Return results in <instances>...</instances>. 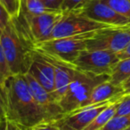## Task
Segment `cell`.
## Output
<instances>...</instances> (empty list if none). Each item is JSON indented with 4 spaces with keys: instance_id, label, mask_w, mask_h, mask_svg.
<instances>
[{
    "instance_id": "cell-1",
    "label": "cell",
    "mask_w": 130,
    "mask_h": 130,
    "mask_svg": "<svg viewBox=\"0 0 130 130\" xmlns=\"http://www.w3.org/2000/svg\"><path fill=\"white\" fill-rule=\"evenodd\" d=\"M6 119L29 129L43 122H51L37 103L24 75H12L0 86Z\"/></svg>"
},
{
    "instance_id": "cell-2",
    "label": "cell",
    "mask_w": 130,
    "mask_h": 130,
    "mask_svg": "<svg viewBox=\"0 0 130 130\" xmlns=\"http://www.w3.org/2000/svg\"><path fill=\"white\" fill-rule=\"evenodd\" d=\"M0 43L12 75H25L32 61L35 45L18 29L13 18L0 36Z\"/></svg>"
},
{
    "instance_id": "cell-3",
    "label": "cell",
    "mask_w": 130,
    "mask_h": 130,
    "mask_svg": "<svg viewBox=\"0 0 130 130\" xmlns=\"http://www.w3.org/2000/svg\"><path fill=\"white\" fill-rule=\"evenodd\" d=\"M110 80V75H95L77 70L75 77L59 102L63 113L82 108L95 87Z\"/></svg>"
},
{
    "instance_id": "cell-4",
    "label": "cell",
    "mask_w": 130,
    "mask_h": 130,
    "mask_svg": "<svg viewBox=\"0 0 130 130\" xmlns=\"http://www.w3.org/2000/svg\"><path fill=\"white\" fill-rule=\"evenodd\" d=\"M62 16L63 12L58 11L38 15L19 14L13 19L18 29L35 45L50 39L54 28Z\"/></svg>"
},
{
    "instance_id": "cell-5",
    "label": "cell",
    "mask_w": 130,
    "mask_h": 130,
    "mask_svg": "<svg viewBox=\"0 0 130 130\" xmlns=\"http://www.w3.org/2000/svg\"><path fill=\"white\" fill-rule=\"evenodd\" d=\"M94 32L49 39L35 45V50L73 64L80 52L87 49V41Z\"/></svg>"
},
{
    "instance_id": "cell-6",
    "label": "cell",
    "mask_w": 130,
    "mask_h": 130,
    "mask_svg": "<svg viewBox=\"0 0 130 130\" xmlns=\"http://www.w3.org/2000/svg\"><path fill=\"white\" fill-rule=\"evenodd\" d=\"M119 61L117 54L106 50L81 51L73 62L78 71L95 75H110Z\"/></svg>"
},
{
    "instance_id": "cell-7",
    "label": "cell",
    "mask_w": 130,
    "mask_h": 130,
    "mask_svg": "<svg viewBox=\"0 0 130 130\" xmlns=\"http://www.w3.org/2000/svg\"><path fill=\"white\" fill-rule=\"evenodd\" d=\"M130 42V26L110 27L95 31L87 41V50H106L121 52Z\"/></svg>"
},
{
    "instance_id": "cell-8",
    "label": "cell",
    "mask_w": 130,
    "mask_h": 130,
    "mask_svg": "<svg viewBox=\"0 0 130 130\" xmlns=\"http://www.w3.org/2000/svg\"><path fill=\"white\" fill-rule=\"evenodd\" d=\"M108 27L110 26L90 20L77 12H63L62 18L54 28L50 39L94 32Z\"/></svg>"
},
{
    "instance_id": "cell-9",
    "label": "cell",
    "mask_w": 130,
    "mask_h": 130,
    "mask_svg": "<svg viewBox=\"0 0 130 130\" xmlns=\"http://www.w3.org/2000/svg\"><path fill=\"white\" fill-rule=\"evenodd\" d=\"M120 98L78 108L71 112L64 113L54 123L59 130H84L100 112L111 103L119 101Z\"/></svg>"
},
{
    "instance_id": "cell-10",
    "label": "cell",
    "mask_w": 130,
    "mask_h": 130,
    "mask_svg": "<svg viewBox=\"0 0 130 130\" xmlns=\"http://www.w3.org/2000/svg\"><path fill=\"white\" fill-rule=\"evenodd\" d=\"M83 16L100 23L115 27L130 26V20L114 11L101 0H93L83 9L77 12Z\"/></svg>"
},
{
    "instance_id": "cell-11",
    "label": "cell",
    "mask_w": 130,
    "mask_h": 130,
    "mask_svg": "<svg viewBox=\"0 0 130 130\" xmlns=\"http://www.w3.org/2000/svg\"><path fill=\"white\" fill-rule=\"evenodd\" d=\"M35 101L45 112L51 122H54L63 115V111L54 96L37 82L30 75H24Z\"/></svg>"
},
{
    "instance_id": "cell-12",
    "label": "cell",
    "mask_w": 130,
    "mask_h": 130,
    "mask_svg": "<svg viewBox=\"0 0 130 130\" xmlns=\"http://www.w3.org/2000/svg\"><path fill=\"white\" fill-rule=\"evenodd\" d=\"M54 68V96L59 103L73 80L77 69L72 63L66 62L48 54L38 52Z\"/></svg>"
},
{
    "instance_id": "cell-13",
    "label": "cell",
    "mask_w": 130,
    "mask_h": 130,
    "mask_svg": "<svg viewBox=\"0 0 130 130\" xmlns=\"http://www.w3.org/2000/svg\"><path fill=\"white\" fill-rule=\"evenodd\" d=\"M27 73L54 95V68L38 51L35 50L32 61Z\"/></svg>"
},
{
    "instance_id": "cell-14",
    "label": "cell",
    "mask_w": 130,
    "mask_h": 130,
    "mask_svg": "<svg viewBox=\"0 0 130 130\" xmlns=\"http://www.w3.org/2000/svg\"><path fill=\"white\" fill-rule=\"evenodd\" d=\"M123 95L124 91L122 86L114 85L110 80H107L94 87L83 107L120 98Z\"/></svg>"
},
{
    "instance_id": "cell-15",
    "label": "cell",
    "mask_w": 130,
    "mask_h": 130,
    "mask_svg": "<svg viewBox=\"0 0 130 130\" xmlns=\"http://www.w3.org/2000/svg\"><path fill=\"white\" fill-rule=\"evenodd\" d=\"M120 99H119V101L115 102V103H111L110 105H109L106 109H104L103 111L100 112L95 117V119H94L84 130H102V128H103L112 118L116 116L118 104H119Z\"/></svg>"
},
{
    "instance_id": "cell-16",
    "label": "cell",
    "mask_w": 130,
    "mask_h": 130,
    "mask_svg": "<svg viewBox=\"0 0 130 130\" xmlns=\"http://www.w3.org/2000/svg\"><path fill=\"white\" fill-rule=\"evenodd\" d=\"M53 9L47 7L40 0H20V13L23 15H38L54 13Z\"/></svg>"
},
{
    "instance_id": "cell-17",
    "label": "cell",
    "mask_w": 130,
    "mask_h": 130,
    "mask_svg": "<svg viewBox=\"0 0 130 130\" xmlns=\"http://www.w3.org/2000/svg\"><path fill=\"white\" fill-rule=\"evenodd\" d=\"M130 78V58L119 60L110 75V81L114 85L121 86Z\"/></svg>"
},
{
    "instance_id": "cell-18",
    "label": "cell",
    "mask_w": 130,
    "mask_h": 130,
    "mask_svg": "<svg viewBox=\"0 0 130 130\" xmlns=\"http://www.w3.org/2000/svg\"><path fill=\"white\" fill-rule=\"evenodd\" d=\"M118 13L130 20V0H101Z\"/></svg>"
},
{
    "instance_id": "cell-19",
    "label": "cell",
    "mask_w": 130,
    "mask_h": 130,
    "mask_svg": "<svg viewBox=\"0 0 130 130\" xmlns=\"http://www.w3.org/2000/svg\"><path fill=\"white\" fill-rule=\"evenodd\" d=\"M130 126V113L113 117L102 130H123Z\"/></svg>"
},
{
    "instance_id": "cell-20",
    "label": "cell",
    "mask_w": 130,
    "mask_h": 130,
    "mask_svg": "<svg viewBox=\"0 0 130 130\" xmlns=\"http://www.w3.org/2000/svg\"><path fill=\"white\" fill-rule=\"evenodd\" d=\"M93 0H64L61 6L62 12H78Z\"/></svg>"
},
{
    "instance_id": "cell-21",
    "label": "cell",
    "mask_w": 130,
    "mask_h": 130,
    "mask_svg": "<svg viewBox=\"0 0 130 130\" xmlns=\"http://www.w3.org/2000/svg\"><path fill=\"white\" fill-rule=\"evenodd\" d=\"M11 76L12 73L10 71L9 67H8L2 45L0 43V86H2L6 82V80Z\"/></svg>"
},
{
    "instance_id": "cell-22",
    "label": "cell",
    "mask_w": 130,
    "mask_h": 130,
    "mask_svg": "<svg viewBox=\"0 0 130 130\" xmlns=\"http://www.w3.org/2000/svg\"><path fill=\"white\" fill-rule=\"evenodd\" d=\"M2 5L12 18H16L20 13V0H0Z\"/></svg>"
},
{
    "instance_id": "cell-23",
    "label": "cell",
    "mask_w": 130,
    "mask_h": 130,
    "mask_svg": "<svg viewBox=\"0 0 130 130\" xmlns=\"http://www.w3.org/2000/svg\"><path fill=\"white\" fill-rule=\"evenodd\" d=\"M130 113V95H123L118 104L116 116H122Z\"/></svg>"
},
{
    "instance_id": "cell-24",
    "label": "cell",
    "mask_w": 130,
    "mask_h": 130,
    "mask_svg": "<svg viewBox=\"0 0 130 130\" xmlns=\"http://www.w3.org/2000/svg\"><path fill=\"white\" fill-rule=\"evenodd\" d=\"M12 17L10 16L8 12L6 11V9L0 4V36L3 33L4 29H6V27L7 26V24L9 23Z\"/></svg>"
},
{
    "instance_id": "cell-25",
    "label": "cell",
    "mask_w": 130,
    "mask_h": 130,
    "mask_svg": "<svg viewBox=\"0 0 130 130\" xmlns=\"http://www.w3.org/2000/svg\"><path fill=\"white\" fill-rule=\"evenodd\" d=\"M0 130H28L27 128L16 124V123L10 121L8 119L0 120Z\"/></svg>"
},
{
    "instance_id": "cell-26",
    "label": "cell",
    "mask_w": 130,
    "mask_h": 130,
    "mask_svg": "<svg viewBox=\"0 0 130 130\" xmlns=\"http://www.w3.org/2000/svg\"><path fill=\"white\" fill-rule=\"evenodd\" d=\"M40 1L50 9H53L54 11H61L64 0H40Z\"/></svg>"
},
{
    "instance_id": "cell-27",
    "label": "cell",
    "mask_w": 130,
    "mask_h": 130,
    "mask_svg": "<svg viewBox=\"0 0 130 130\" xmlns=\"http://www.w3.org/2000/svg\"><path fill=\"white\" fill-rule=\"evenodd\" d=\"M28 130H59L54 122H43Z\"/></svg>"
},
{
    "instance_id": "cell-28",
    "label": "cell",
    "mask_w": 130,
    "mask_h": 130,
    "mask_svg": "<svg viewBox=\"0 0 130 130\" xmlns=\"http://www.w3.org/2000/svg\"><path fill=\"white\" fill-rule=\"evenodd\" d=\"M117 55L119 60H124V59L130 58V42H129V44H128V45L121 51V52L118 53Z\"/></svg>"
},
{
    "instance_id": "cell-29",
    "label": "cell",
    "mask_w": 130,
    "mask_h": 130,
    "mask_svg": "<svg viewBox=\"0 0 130 130\" xmlns=\"http://www.w3.org/2000/svg\"><path fill=\"white\" fill-rule=\"evenodd\" d=\"M6 119V108H5V103L4 100H3V96L0 92V120Z\"/></svg>"
},
{
    "instance_id": "cell-30",
    "label": "cell",
    "mask_w": 130,
    "mask_h": 130,
    "mask_svg": "<svg viewBox=\"0 0 130 130\" xmlns=\"http://www.w3.org/2000/svg\"><path fill=\"white\" fill-rule=\"evenodd\" d=\"M122 88L124 91V95H130V78L122 83Z\"/></svg>"
},
{
    "instance_id": "cell-31",
    "label": "cell",
    "mask_w": 130,
    "mask_h": 130,
    "mask_svg": "<svg viewBox=\"0 0 130 130\" xmlns=\"http://www.w3.org/2000/svg\"><path fill=\"white\" fill-rule=\"evenodd\" d=\"M123 130H130V126H127V127H126V128H124Z\"/></svg>"
}]
</instances>
